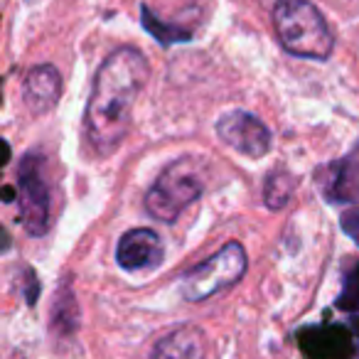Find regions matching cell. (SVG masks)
Listing matches in <instances>:
<instances>
[{"instance_id": "1", "label": "cell", "mask_w": 359, "mask_h": 359, "mask_svg": "<svg viewBox=\"0 0 359 359\" xmlns=\"http://www.w3.org/2000/svg\"><path fill=\"white\" fill-rule=\"evenodd\" d=\"M148 76L150 65L135 47H118L101 62L84 114L86 140L96 155H111L126 140Z\"/></svg>"}, {"instance_id": "2", "label": "cell", "mask_w": 359, "mask_h": 359, "mask_svg": "<svg viewBox=\"0 0 359 359\" xmlns=\"http://www.w3.org/2000/svg\"><path fill=\"white\" fill-rule=\"evenodd\" d=\"M273 27L280 47L300 60L325 62L334 50V35L310 0H276Z\"/></svg>"}, {"instance_id": "3", "label": "cell", "mask_w": 359, "mask_h": 359, "mask_svg": "<svg viewBox=\"0 0 359 359\" xmlns=\"http://www.w3.org/2000/svg\"><path fill=\"white\" fill-rule=\"evenodd\" d=\"M207 187V165L197 155L170 163L145 195V212L153 219L172 224L190 205H195Z\"/></svg>"}, {"instance_id": "4", "label": "cell", "mask_w": 359, "mask_h": 359, "mask_svg": "<svg viewBox=\"0 0 359 359\" xmlns=\"http://www.w3.org/2000/svg\"><path fill=\"white\" fill-rule=\"evenodd\" d=\"M246 249L239 241H226L217 254L197 264L180 278V293L187 303H202L236 285L246 273Z\"/></svg>"}, {"instance_id": "5", "label": "cell", "mask_w": 359, "mask_h": 359, "mask_svg": "<svg viewBox=\"0 0 359 359\" xmlns=\"http://www.w3.org/2000/svg\"><path fill=\"white\" fill-rule=\"evenodd\" d=\"M18 222L30 236H45L52 222V197L45 155L27 150L18 165Z\"/></svg>"}, {"instance_id": "6", "label": "cell", "mask_w": 359, "mask_h": 359, "mask_svg": "<svg viewBox=\"0 0 359 359\" xmlns=\"http://www.w3.org/2000/svg\"><path fill=\"white\" fill-rule=\"evenodd\" d=\"M215 130L222 143L246 158H264L273 143L269 126L249 111H229L217 121Z\"/></svg>"}, {"instance_id": "7", "label": "cell", "mask_w": 359, "mask_h": 359, "mask_svg": "<svg viewBox=\"0 0 359 359\" xmlns=\"http://www.w3.org/2000/svg\"><path fill=\"white\" fill-rule=\"evenodd\" d=\"M354 332L349 325H315L298 332V347L305 359H352L357 352Z\"/></svg>"}, {"instance_id": "8", "label": "cell", "mask_w": 359, "mask_h": 359, "mask_svg": "<svg viewBox=\"0 0 359 359\" xmlns=\"http://www.w3.org/2000/svg\"><path fill=\"white\" fill-rule=\"evenodd\" d=\"M315 180L327 202H334V205L359 202V143L344 158L320 168Z\"/></svg>"}, {"instance_id": "9", "label": "cell", "mask_w": 359, "mask_h": 359, "mask_svg": "<svg viewBox=\"0 0 359 359\" xmlns=\"http://www.w3.org/2000/svg\"><path fill=\"white\" fill-rule=\"evenodd\" d=\"M165 246L158 231L140 226V229H128L116 244V264L123 271H150L163 264Z\"/></svg>"}, {"instance_id": "10", "label": "cell", "mask_w": 359, "mask_h": 359, "mask_svg": "<svg viewBox=\"0 0 359 359\" xmlns=\"http://www.w3.org/2000/svg\"><path fill=\"white\" fill-rule=\"evenodd\" d=\"M62 94V76L55 65H37L22 79V101L32 116H45L57 106Z\"/></svg>"}, {"instance_id": "11", "label": "cell", "mask_w": 359, "mask_h": 359, "mask_svg": "<svg viewBox=\"0 0 359 359\" xmlns=\"http://www.w3.org/2000/svg\"><path fill=\"white\" fill-rule=\"evenodd\" d=\"M207 337L197 325H180L177 330L160 337L150 359H205Z\"/></svg>"}, {"instance_id": "12", "label": "cell", "mask_w": 359, "mask_h": 359, "mask_svg": "<svg viewBox=\"0 0 359 359\" xmlns=\"http://www.w3.org/2000/svg\"><path fill=\"white\" fill-rule=\"evenodd\" d=\"M293 190H295V177L288 170L285 168L271 170L264 182V205L269 207L271 212L283 210L290 202V197H293Z\"/></svg>"}, {"instance_id": "13", "label": "cell", "mask_w": 359, "mask_h": 359, "mask_svg": "<svg viewBox=\"0 0 359 359\" xmlns=\"http://www.w3.org/2000/svg\"><path fill=\"white\" fill-rule=\"evenodd\" d=\"M334 305L339 310H347V313H359V264H354V269L344 276L342 293Z\"/></svg>"}, {"instance_id": "14", "label": "cell", "mask_w": 359, "mask_h": 359, "mask_svg": "<svg viewBox=\"0 0 359 359\" xmlns=\"http://www.w3.org/2000/svg\"><path fill=\"white\" fill-rule=\"evenodd\" d=\"M339 226L342 231L359 246V210H347L342 217H339Z\"/></svg>"}, {"instance_id": "15", "label": "cell", "mask_w": 359, "mask_h": 359, "mask_svg": "<svg viewBox=\"0 0 359 359\" xmlns=\"http://www.w3.org/2000/svg\"><path fill=\"white\" fill-rule=\"evenodd\" d=\"M349 327H352V332H354V337H357V342H359V313L354 315L352 320H349Z\"/></svg>"}]
</instances>
